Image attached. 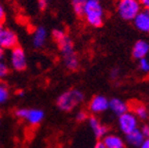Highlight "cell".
Here are the masks:
<instances>
[{"mask_svg":"<svg viewBox=\"0 0 149 148\" xmlns=\"http://www.w3.org/2000/svg\"><path fill=\"white\" fill-rule=\"evenodd\" d=\"M109 109L111 110L115 115L120 116L122 114L126 113L127 111H130V107L125 102H123L122 100L118 98V97H114L111 98L109 102Z\"/></svg>","mask_w":149,"mask_h":148,"instance_id":"14","label":"cell"},{"mask_svg":"<svg viewBox=\"0 0 149 148\" xmlns=\"http://www.w3.org/2000/svg\"><path fill=\"white\" fill-rule=\"evenodd\" d=\"M141 133L143 134L144 138H149V124H144L142 125V127L140 128Z\"/></svg>","mask_w":149,"mask_h":148,"instance_id":"22","label":"cell"},{"mask_svg":"<svg viewBox=\"0 0 149 148\" xmlns=\"http://www.w3.org/2000/svg\"><path fill=\"white\" fill-rule=\"evenodd\" d=\"M0 124H1V121H0Z\"/></svg>","mask_w":149,"mask_h":148,"instance_id":"33","label":"cell"},{"mask_svg":"<svg viewBox=\"0 0 149 148\" xmlns=\"http://www.w3.org/2000/svg\"><path fill=\"white\" fill-rule=\"evenodd\" d=\"M85 95L79 89H70L62 92L56 101L58 109L63 112H70L83 103Z\"/></svg>","mask_w":149,"mask_h":148,"instance_id":"1","label":"cell"},{"mask_svg":"<svg viewBox=\"0 0 149 148\" xmlns=\"http://www.w3.org/2000/svg\"><path fill=\"white\" fill-rule=\"evenodd\" d=\"M88 123H89V126H90V128L92 130L93 134H94L96 139L102 140L104 137L108 135L107 126L102 124L97 117H95V116H89Z\"/></svg>","mask_w":149,"mask_h":148,"instance_id":"10","label":"cell"},{"mask_svg":"<svg viewBox=\"0 0 149 148\" xmlns=\"http://www.w3.org/2000/svg\"><path fill=\"white\" fill-rule=\"evenodd\" d=\"M18 95H19V96H23V95H24V92H23V91H19V92H18Z\"/></svg>","mask_w":149,"mask_h":148,"instance_id":"31","label":"cell"},{"mask_svg":"<svg viewBox=\"0 0 149 148\" xmlns=\"http://www.w3.org/2000/svg\"><path fill=\"white\" fill-rule=\"evenodd\" d=\"M9 98V90L8 87L4 83L0 82V105L4 104Z\"/></svg>","mask_w":149,"mask_h":148,"instance_id":"18","label":"cell"},{"mask_svg":"<svg viewBox=\"0 0 149 148\" xmlns=\"http://www.w3.org/2000/svg\"><path fill=\"white\" fill-rule=\"evenodd\" d=\"M4 59V50L0 47V61H3Z\"/></svg>","mask_w":149,"mask_h":148,"instance_id":"30","label":"cell"},{"mask_svg":"<svg viewBox=\"0 0 149 148\" xmlns=\"http://www.w3.org/2000/svg\"><path fill=\"white\" fill-rule=\"evenodd\" d=\"M18 46V35L15 31L8 28H2L0 31V47L5 50L9 49L12 50L15 47Z\"/></svg>","mask_w":149,"mask_h":148,"instance_id":"8","label":"cell"},{"mask_svg":"<svg viewBox=\"0 0 149 148\" xmlns=\"http://www.w3.org/2000/svg\"><path fill=\"white\" fill-rule=\"evenodd\" d=\"M52 36H53L54 40L58 46L59 50L62 54L63 59L76 54L72 38L62 29H54L53 32H52Z\"/></svg>","mask_w":149,"mask_h":148,"instance_id":"4","label":"cell"},{"mask_svg":"<svg viewBox=\"0 0 149 148\" xmlns=\"http://www.w3.org/2000/svg\"><path fill=\"white\" fill-rule=\"evenodd\" d=\"M9 63L13 70L17 72H23L27 67V57L24 49L20 46L15 47L10 50V55H9Z\"/></svg>","mask_w":149,"mask_h":148,"instance_id":"5","label":"cell"},{"mask_svg":"<svg viewBox=\"0 0 149 148\" xmlns=\"http://www.w3.org/2000/svg\"><path fill=\"white\" fill-rule=\"evenodd\" d=\"M86 22L92 27L98 28L104 24V8L100 0H87L84 3V14Z\"/></svg>","mask_w":149,"mask_h":148,"instance_id":"2","label":"cell"},{"mask_svg":"<svg viewBox=\"0 0 149 148\" xmlns=\"http://www.w3.org/2000/svg\"><path fill=\"white\" fill-rule=\"evenodd\" d=\"M86 1H87V0H86Z\"/></svg>","mask_w":149,"mask_h":148,"instance_id":"34","label":"cell"},{"mask_svg":"<svg viewBox=\"0 0 149 148\" xmlns=\"http://www.w3.org/2000/svg\"><path fill=\"white\" fill-rule=\"evenodd\" d=\"M2 28H3V25H2V22H0V31L2 30Z\"/></svg>","mask_w":149,"mask_h":148,"instance_id":"32","label":"cell"},{"mask_svg":"<svg viewBox=\"0 0 149 148\" xmlns=\"http://www.w3.org/2000/svg\"><path fill=\"white\" fill-rule=\"evenodd\" d=\"M119 128L124 135H128L139 128V119L133 112L127 111L126 113L118 116Z\"/></svg>","mask_w":149,"mask_h":148,"instance_id":"6","label":"cell"},{"mask_svg":"<svg viewBox=\"0 0 149 148\" xmlns=\"http://www.w3.org/2000/svg\"><path fill=\"white\" fill-rule=\"evenodd\" d=\"M140 148H149V138H145Z\"/></svg>","mask_w":149,"mask_h":148,"instance_id":"27","label":"cell"},{"mask_svg":"<svg viewBox=\"0 0 149 148\" xmlns=\"http://www.w3.org/2000/svg\"><path fill=\"white\" fill-rule=\"evenodd\" d=\"M133 113L136 115L138 119L141 120H146L149 117V113L145 105L143 104H135L133 107Z\"/></svg>","mask_w":149,"mask_h":148,"instance_id":"17","label":"cell"},{"mask_svg":"<svg viewBox=\"0 0 149 148\" xmlns=\"http://www.w3.org/2000/svg\"><path fill=\"white\" fill-rule=\"evenodd\" d=\"M102 141L106 148H124V141L117 135H107Z\"/></svg>","mask_w":149,"mask_h":148,"instance_id":"15","label":"cell"},{"mask_svg":"<svg viewBox=\"0 0 149 148\" xmlns=\"http://www.w3.org/2000/svg\"><path fill=\"white\" fill-rule=\"evenodd\" d=\"M5 19V9L3 5L0 3V22H3Z\"/></svg>","mask_w":149,"mask_h":148,"instance_id":"25","label":"cell"},{"mask_svg":"<svg viewBox=\"0 0 149 148\" xmlns=\"http://www.w3.org/2000/svg\"><path fill=\"white\" fill-rule=\"evenodd\" d=\"M93 148H106V146H105V144L102 143V141H97L95 143V145L93 146Z\"/></svg>","mask_w":149,"mask_h":148,"instance_id":"29","label":"cell"},{"mask_svg":"<svg viewBox=\"0 0 149 148\" xmlns=\"http://www.w3.org/2000/svg\"><path fill=\"white\" fill-rule=\"evenodd\" d=\"M117 14L124 21H134L141 10L142 6L139 0H118L116 4Z\"/></svg>","mask_w":149,"mask_h":148,"instance_id":"3","label":"cell"},{"mask_svg":"<svg viewBox=\"0 0 149 148\" xmlns=\"http://www.w3.org/2000/svg\"><path fill=\"white\" fill-rule=\"evenodd\" d=\"M140 4L144 9H149V0H139Z\"/></svg>","mask_w":149,"mask_h":148,"instance_id":"26","label":"cell"},{"mask_svg":"<svg viewBox=\"0 0 149 148\" xmlns=\"http://www.w3.org/2000/svg\"><path fill=\"white\" fill-rule=\"evenodd\" d=\"M119 74H120V71H119V68H113V70L111 71V74H110V77H111L112 80H116L117 78L119 77Z\"/></svg>","mask_w":149,"mask_h":148,"instance_id":"24","label":"cell"},{"mask_svg":"<svg viewBox=\"0 0 149 148\" xmlns=\"http://www.w3.org/2000/svg\"><path fill=\"white\" fill-rule=\"evenodd\" d=\"M109 102L110 101L104 95H95L89 102L88 109L93 114L102 113V112L107 111L109 109Z\"/></svg>","mask_w":149,"mask_h":148,"instance_id":"9","label":"cell"},{"mask_svg":"<svg viewBox=\"0 0 149 148\" xmlns=\"http://www.w3.org/2000/svg\"><path fill=\"white\" fill-rule=\"evenodd\" d=\"M144 139L145 138L142 133H141V131H140V128L136 130L135 132L130 133V134L126 135V142L130 145L135 146V147H140L141 144L143 143V141H144Z\"/></svg>","mask_w":149,"mask_h":148,"instance_id":"16","label":"cell"},{"mask_svg":"<svg viewBox=\"0 0 149 148\" xmlns=\"http://www.w3.org/2000/svg\"><path fill=\"white\" fill-rule=\"evenodd\" d=\"M149 53V43L145 39H139L135 43L132 50V55L136 59L145 58Z\"/></svg>","mask_w":149,"mask_h":148,"instance_id":"12","label":"cell"},{"mask_svg":"<svg viewBox=\"0 0 149 148\" xmlns=\"http://www.w3.org/2000/svg\"><path fill=\"white\" fill-rule=\"evenodd\" d=\"M15 115L20 119L26 120L31 125H37L42 121L45 117V113L40 109H25L21 108L15 112Z\"/></svg>","mask_w":149,"mask_h":148,"instance_id":"7","label":"cell"},{"mask_svg":"<svg viewBox=\"0 0 149 148\" xmlns=\"http://www.w3.org/2000/svg\"><path fill=\"white\" fill-rule=\"evenodd\" d=\"M48 38V31L45 27L40 26L33 31L32 35V45L34 48L40 49L46 45Z\"/></svg>","mask_w":149,"mask_h":148,"instance_id":"13","label":"cell"},{"mask_svg":"<svg viewBox=\"0 0 149 148\" xmlns=\"http://www.w3.org/2000/svg\"><path fill=\"white\" fill-rule=\"evenodd\" d=\"M89 115L86 111H84V110H81L79 111L77 114H76V120L79 121V122H83L85 120H88Z\"/></svg>","mask_w":149,"mask_h":148,"instance_id":"21","label":"cell"},{"mask_svg":"<svg viewBox=\"0 0 149 148\" xmlns=\"http://www.w3.org/2000/svg\"><path fill=\"white\" fill-rule=\"evenodd\" d=\"M86 2V0H72V5H83Z\"/></svg>","mask_w":149,"mask_h":148,"instance_id":"28","label":"cell"},{"mask_svg":"<svg viewBox=\"0 0 149 148\" xmlns=\"http://www.w3.org/2000/svg\"><path fill=\"white\" fill-rule=\"evenodd\" d=\"M138 30L144 33H149V9L143 8L133 21Z\"/></svg>","mask_w":149,"mask_h":148,"instance_id":"11","label":"cell"},{"mask_svg":"<svg viewBox=\"0 0 149 148\" xmlns=\"http://www.w3.org/2000/svg\"><path fill=\"white\" fill-rule=\"evenodd\" d=\"M37 5L40 10H45L48 7V0H37Z\"/></svg>","mask_w":149,"mask_h":148,"instance_id":"23","label":"cell"},{"mask_svg":"<svg viewBox=\"0 0 149 148\" xmlns=\"http://www.w3.org/2000/svg\"><path fill=\"white\" fill-rule=\"evenodd\" d=\"M8 72H9V68L6 63L4 61H0V80L6 78L7 75H8Z\"/></svg>","mask_w":149,"mask_h":148,"instance_id":"20","label":"cell"},{"mask_svg":"<svg viewBox=\"0 0 149 148\" xmlns=\"http://www.w3.org/2000/svg\"><path fill=\"white\" fill-rule=\"evenodd\" d=\"M139 68L143 73H149V60L146 57L139 59Z\"/></svg>","mask_w":149,"mask_h":148,"instance_id":"19","label":"cell"}]
</instances>
